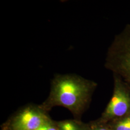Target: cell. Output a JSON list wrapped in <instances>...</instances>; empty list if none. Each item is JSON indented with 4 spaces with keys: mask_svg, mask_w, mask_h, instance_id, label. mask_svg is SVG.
<instances>
[{
    "mask_svg": "<svg viewBox=\"0 0 130 130\" xmlns=\"http://www.w3.org/2000/svg\"><path fill=\"white\" fill-rule=\"evenodd\" d=\"M97 84L76 75H56L52 82L50 95L41 107H65L74 115L80 114L88 106Z\"/></svg>",
    "mask_w": 130,
    "mask_h": 130,
    "instance_id": "cell-1",
    "label": "cell"
},
{
    "mask_svg": "<svg viewBox=\"0 0 130 130\" xmlns=\"http://www.w3.org/2000/svg\"><path fill=\"white\" fill-rule=\"evenodd\" d=\"M105 67L130 87V23L114 36L107 51Z\"/></svg>",
    "mask_w": 130,
    "mask_h": 130,
    "instance_id": "cell-2",
    "label": "cell"
},
{
    "mask_svg": "<svg viewBox=\"0 0 130 130\" xmlns=\"http://www.w3.org/2000/svg\"><path fill=\"white\" fill-rule=\"evenodd\" d=\"M113 92L104 113L105 118L123 116L130 112V87L121 77L113 74Z\"/></svg>",
    "mask_w": 130,
    "mask_h": 130,
    "instance_id": "cell-3",
    "label": "cell"
},
{
    "mask_svg": "<svg viewBox=\"0 0 130 130\" xmlns=\"http://www.w3.org/2000/svg\"><path fill=\"white\" fill-rule=\"evenodd\" d=\"M42 107L29 106L19 112L12 122V130H37L49 121Z\"/></svg>",
    "mask_w": 130,
    "mask_h": 130,
    "instance_id": "cell-4",
    "label": "cell"
},
{
    "mask_svg": "<svg viewBox=\"0 0 130 130\" xmlns=\"http://www.w3.org/2000/svg\"><path fill=\"white\" fill-rule=\"evenodd\" d=\"M60 130H83L77 123L71 121L60 122L58 124Z\"/></svg>",
    "mask_w": 130,
    "mask_h": 130,
    "instance_id": "cell-5",
    "label": "cell"
},
{
    "mask_svg": "<svg viewBox=\"0 0 130 130\" xmlns=\"http://www.w3.org/2000/svg\"><path fill=\"white\" fill-rule=\"evenodd\" d=\"M115 130H130V115L119 121L116 125Z\"/></svg>",
    "mask_w": 130,
    "mask_h": 130,
    "instance_id": "cell-6",
    "label": "cell"
},
{
    "mask_svg": "<svg viewBox=\"0 0 130 130\" xmlns=\"http://www.w3.org/2000/svg\"><path fill=\"white\" fill-rule=\"evenodd\" d=\"M37 130H60L58 126L53 124L50 120L43 124Z\"/></svg>",
    "mask_w": 130,
    "mask_h": 130,
    "instance_id": "cell-7",
    "label": "cell"
},
{
    "mask_svg": "<svg viewBox=\"0 0 130 130\" xmlns=\"http://www.w3.org/2000/svg\"><path fill=\"white\" fill-rule=\"evenodd\" d=\"M93 130H109L108 129H107V128L102 127V126H100V127H98L96 128L95 129H94Z\"/></svg>",
    "mask_w": 130,
    "mask_h": 130,
    "instance_id": "cell-8",
    "label": "cell"
}]
</instances>
